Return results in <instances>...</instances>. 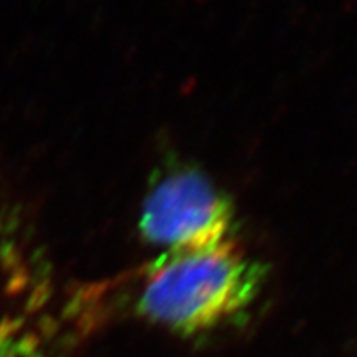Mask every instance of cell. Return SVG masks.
Segmentation results:
<instances>
[{"mask_svg":"<svg viewBox=\"0 0 357 357\" xmlns=\"http://www.w3.org/2000/svg\"><path fill=\"white\" fill-rule=\"evenodd\" d=\"M264 266L232 240L195 252H167L139 273L134 312L183 335L236 320L259 295Z\"/></svg>","mask_w":357,"mask_h":357,"instance_id":"obj_1","label":"cell"},{"mask_svg":"<svg viewBox=\"0 0 357 357\" xmlns=\"http://www.w3.org/2000/svg\"><path fill=\"white\" fill-rule=\"evenodd\" d=\"M57 284L22 219L0 204V357H42L60 329Z\"/></svg>","mask_w":357,"mask_h":357,"instance_id":"obj_2","label":"cell"},{"mask_svg":"<svg viewBox=\"0 0 357 357\" xmlns=\"http://www.w3.org/2000/svg\"><path fill=\"white\" fill-rule=\"evenodd\" d=\"M139 229L144 240L167 252L218 248L229 241L232 207L199 170L178 167L153 182Z\"/></svg>","mask_w":357,"mask_h":357,"instance_id":"obj_3","label":"cell"}]
</instances>
